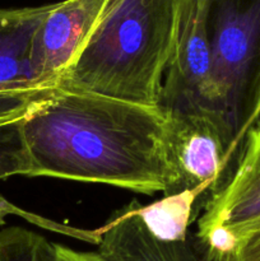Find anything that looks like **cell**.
I'll return each instance as SVG.
<instances>
[{
	"mask_svg": "<svg viewBox=\"0 0 260 261\" xmlns=\"http://www.w3.org/2000/svg\"><path fill=\"white\" fill-rule=\"evenodd\" d=\"M33 177V167L23 137L22 119L0 122V180L12 176Z\"/></svg>",
	"mask_w": 260,
	"mask_h": 261,
	"instance_id": "obj_11",
	"label": "cell"
},
{
	"mask_svg": "<svg viewBox=\"0 0 260 261\" xmlns=\"http://www.w3.org/2000/svg\"><path fill=\"white\" fill-rule=\"evenodd\" d=\"M53 4L0 8V122L23 119L54 89H42L33 65V40Z\"/></svg>",
	"mask_w": 260,
	"mask_h": 261,
	"instance_id": "obj_4",
	"label": "cell"
},
{
	"mask_svg": "<svg viewBox=\"0 0 260 261\" xmlns=\"http://www.w3.org/2000/svg\"><path fill=\"white\" fill-rule=\"evenodd\" d=\"M183 0H107L56 89L160 107Z\"/></svg>",
	"mask_w": 260,
	"mask_h": 261,
	"instance_id": "obj_2",
	"label": "cell"
},
{
	"mask_svg": "<svg viewBox=\"0 0 260 261\" xmlns=\"http://www.w3.org/2000/svg\"><path fill=\"white\" fill-rule=\"evenodd\" d=\"M201 195V189L188 190L133 211L155 239L166 242L185 241L189 224L196 216V201Z\"/></svg>",
	"mask_w": 260,
	"mask_h": 261,
	"instance_id": "obj_9",
	"label": "cell"
},
{
	"mask_svg": "<svg viewBox=\"0 0 260 261\" xmlns=\"http://www.w3.org/2000/svg\"><path fill=\"white\" fill-rule=\"evenodd\" d=\"M256 125H260V117H259V120H257V122H256Z\"/></svg>",
	"mask_w": 260,
	"mask_h": 261,
	"instance_id": "obj_14",
	"label": "cell"
},
{
	"mask_svg": "<svg viewBox=\"0 0 260 261\" xmlns=\"http://www.w3.org/2000/svg\"><path fill=\"white\" fill-rule=\"evenodd\" d=\"M198 2L212 50L209 114L226 145L221 190L260 117V0Z\"/></svg>",
	"mask_w": 260,
	"mask_h": 261,
	"instance_id": "obj_3",
	"label": "cell"
},
{
	"mask_svg": "<svg viewBox=\"0 0 260 261\" xmlns=\"http://www.w3.org/2000/svg\"><path fill=\"white\" fill-rule=\"evenodd\" d=\"M203 211L196 237L219 233L236 247L242 237L260 231V125L247 134L228 182Z\"/></svg>",
	"mask_w": 260,
	"mask_h": 261,
	"instance_id": "obj_7",
	"label": "cell"
},
{
	"mask_svg": "<svg viewBox=\"0 0 260 261\" xmlns=\"http://www.w3.org/2000/svg\"><path fill=\"white\" fill-rule=\"evenodd\" d=\"M107 0H64L43 19L33 40V65L42 89H56L59 79L93 31Z\"/></svg>",
	"mask_w": 260,
	"mask_h": 261,
	"instance_id": "obj_8",
	"label": "cell"
},
{
	"mask_svg": "<svg viewBox=\"0 0 260 261\" xmlns=\"http://www.w3.org/2000/svg\"><path fill=\"white\" fill-rule=\"evenodd\" d=\"M212 50L198 0H183L175 50L163 79L160 109L209 114ZM212 116V115H211Z\"/></svg>",
	"mask_w": 260,
	"mask_h": 261,
	"instance_id": "obj_6",
	"label": "cell"
},
{
	"mask_svg": "<svg viewBox=\"0 0 260 261\" xmlns=\"http://www.w3.org/2000/svg\"><path fill=\"white\" fill-rule=\"evenodd\" d=\"M166 115L168 155L176 175L172 195L201 189L206 201L219 190L226 145L218 122L193 110H171ZM203 205V208H204Z\"/></svg>",
	"mask_w": 260,
	"mask_h": 261,
	"instance_id": "obj_5",
	"label": "cell"
},
{
	"mask_svg": "<svg viewBox=\"0 0 260 261\" xmlns=\"http://www.w3.org/2000/svg\"><path fill=\"white\" fill-rule=\"evenodd\" d=\"M55 244L41 234L8 227L0 231V261H54Z\"/></svg>",
	"mask_w": 260,
	"mask_h": 261,
	"instance_id": "obj_10",
	"label": "cell"
},
{
	"mask_svg": "<svg viewBox=\"0 0 260 261\" xmlns=\"http://www.w3.org/2000/svg\"><path fill=\"white\" fill-rule=\"evenodd\" d=\"M33 176L172 195L166 115L83 92L54 89L22 119Z\"/></svg>",
	"mask_w": 260,
	"mask_h": 261,
	"instance_id": "obj_1",
	"label": "cell"
},
{
	"mask_svg": "<svg viewBox=\"0 0 260 261\" xmlns=\"http://www.w3.org/2000/svg\"><path fill=\"white\" fill-rule=\"evenodd\" d=\"M54 261H107L99 252H84L55 244Z\"/></svg>",
	"mask_w": 260,
	"mask_h": 261,
	"instance_id": "obj_13",
	"label": "cell"
},
{
	"mask_svg": "<svg viewBox=\"0 0 260 261\" xmlns=\"http://www.w3.org/2000/svg\"><path fill=\"white\" fill-rule=\"evenodd\" d=\"M226 261H260V231L242 237Z\"/></svg>",
	"mask_w": 260,
	"mask_h": 261,
	"instance_id": "obj_12",
	"label": "cell"
}]
</instances>
